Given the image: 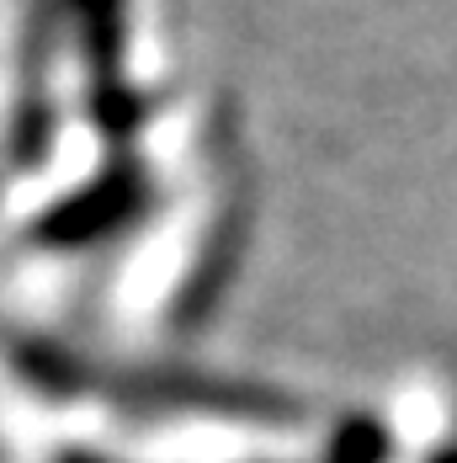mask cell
Instances as JSON below:
<instances>
[{"label":"cell","mask_w":457,"mask_h":463,"mask_svg":"<svg viewBox=\"0 0 457 463\" xmlns=\"http://www.w3.org/2000/svg\"><path fill=\"white\" fill-rule=\"evenodd\" d=\"M431 463H457V448H442V453H436Z\"/></svg>","instance_id":"obj_1"}]
</instances>
